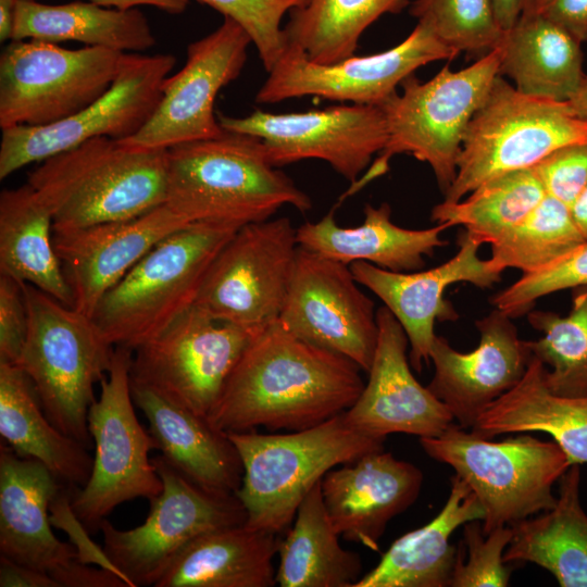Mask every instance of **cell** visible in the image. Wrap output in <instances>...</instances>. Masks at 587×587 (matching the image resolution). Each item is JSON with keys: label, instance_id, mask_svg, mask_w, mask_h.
Segmentation results:
<instances>
[{"label": "cell", "instance_id": "6da1fadb", "mask_svg": "<svg viewBox=\"0 0 587 587\" xmlns=\"http://www.w3.org/2000/svg\"><path fill=\"white\" fill-rule=\"evenodd\" d=\"M361 371L275 321L251 339L207 419L224 433L310 428L352 407Z\"/></svg>", "mask_w": 587, "mask_h": 587}, {"label": "cell", "instance_id": "7a4b0ae2", "mask_svg": "<svg viewBox=\"0 0 587 587\" xmlns=\"http://www.w3.org/2000/svg\"><path fill=\"white\" fill-rule=\"evenodd\" d=\"M165 204L186 223L243 226L284 205L300 212L311 198L267 160L257 137L233 132L167 149Z\"/></svg>", "mask_w": 587, "mask_h": 587}, {"label": "cell", "instance_id": "3957f363", "mask_svg": "<svg viewBox=\"0 0 587 587\" xmlns=\"http://www.w3.org/2000/svg\"><path fill=\"white\" fill-rule=\"evenodd\" d=\"M167 149L97 137L55 154L27 184L50 210L53 230L127 220L165 203Z\"/></svg>", "mask_w": 587, "mask_h": 587}, {"label": "cell", "instance_id": "277c9868", "mask_svg": "<svg viewBox=\"0 0 587 587\" xmlns=\"http://www.w3.org/2000/svg\"><path fill=\"white\" fill-rule=\"evenodd\" d=\"M227 434L243 470L235 496L246 511L245 524L277 535L290 527L302 500L328 471L384 450L385 440L355 429L344 413L287 434Z\"/></svg>", "mask_w": 587, "mask_h": 587}, {"label": "cell", "instance_id": "5b68a950", "mask_svg": "<svg viewBox=\"0 0 587 587\" xmlns=\"http://www.w3.org/2000/svg\"><path fill=\"white\" fill-rule=\"evenodd\" d=\"M500 60L498 46L463 70L445 66L427 82L407 77L401 93L379 104L387 128L384 149L340 201L387 173L390 159L401 153L427 163L445 195L455 178L467 126L499 75Z\"/></svg>", "mask_w": 587, "mask_h": 587}, {"label": "cell", "instance_id": "8992f818", "mask_svg": "<svg viewBox=\"0 0 587 587\" xmlns=\"http://www.w3.org/2000/svg\"><path fill=\"white\" fill-rule=\"evenodd\" d=\"M241 226L185 225L151 248L99 301L92 320L114 347L133 351L195 304L213 260Z\"/></svg>", "mask_w": 587, "mask_h": 587}, {"label": "cell", "instance_id": "52a82bcc", "mask_svg": "<svg viewBox=\"0 0 587 587\" xmlns=\"http://www.w3.org/2000/svg\"><path fill=\"white\" fill-rule=\"evenodd\" d=\"M23 290L28 333L16 365L33 383L51 423L90 449L88 411L115 347L91 316L29 284H23Z\"/></svg>", "mask_w": 587, "mask_h": 587}, {"label": "cell", "instance_id": "ba28073f", "mask_svg": "<svg viewBox=\"0 0 587 587\" xmlns=\"http://www.w3.org/2000/svg\"><path fill=\"white\" fill-rule=\"evenodd\" d=\"M420 444L470 486L484 509L485 533L552 509V487L571 465L555 441L528 433L491 441L452 424L438 436L420 438Z\"/></svg>", "mask_w": 587, "mask_h": 587}, {"label": "cell", "instance_id": "9c48e42d", "mask_svg": "<svg viewBox=\"0 0 587 587\" xmlns=\"http://www.w3.org/2000/svg\"><path fill=\"white\" fill-rule=\"evenodd\" d=\"M585 140L587 120L567 101L524 95L499 74L467 126L444 201H459L487 179L530 168L557 149Z\"/></svg>", "mask_w": 587, "mask_h": 587}, {"label": "cell", "instance_id": "30bf717a", "mask_svg": "<svg viewBox=\"0 0 587 587\" xmlns=\"http://www.w3.org/2000/svg\"><path fill=\"white\" fill-rule=\"evenodd\" d=\"M133 350L115 347L100 396L89 408L88 430L95 446L91 474L83 487H74L71 508L79 522L95 534L120 504L151 500L163 487L149 452L157 444L138 421L130 391Z\"/></svg>", "mask_w": 587, "mask_h": 587}, {"label": "cell", "instance_id": "8fae6325", "mask_svg": "<svg viewBox=\"0 0 587 587\" xmlns=\"http://www.w3.org/2000/svg\"><path fill=\"white\" fill-rule=\"evenodd\" d=\"M123 54L11 40L0 55V128L50 125L83 110L111 86Z\"/></svg>", "mask_w": 587, "mask_h": 587}, {"label": "cell", "instance_id": "7c38bea8", "mask_svg": "<svg viewBox=\"0 0 587 587\" xmlns=\"http://www.w3.org/2000/svg\"><path fill=\"white\" fill-rule=\"evenodd\" d=\"M152 461L163 487L149 500L145 522L132 529H117L107 519L100 525L108 559L132 587H154L193 539L247 520L235 495L214 494L197 486L162 455Z\"/></svg>", "mask_w": 587, "mask_h": 587}, {"label": "cell", "instance_id": "4fadbf2b", "mask_svg": "<svg viewBox=\"0 0 587 587\" xmlns=\"http://www.w3.org/2000/svg\"><path fill=\"white\" fill-rule=\"evenodd\" d=\"M175 62L170 53H124L111 86L83 110L50 125L2 129L0 179L97 137L135 135L153 113Z\"/></svg>", "mask_w": 587, "mask_h": 587}, {"label": "cell", "instance_id": "5bb4252c", "mask_svg": "<svg viewBox=\"0 0 587 587\" xmlns=\"http://www.w3.org/2000/svg\"><path fill=\"white\" fill-rule=\"evenodd\" d=\"M298 250L288 217L241 226L213 260L193 305L218 321L265 328L280 315Z\"/></svg>", "mask_w": 587, "mask_h": 587}, {"label": "cell", "instance_id": "9a60e30c", "mask_svg": "<svg viewBox=\"0 0 587 587\" xmlns=\"http://www.w3.org/2000/svg\"><path fill=\"white\" fill-rule=\"evenodd\" d=\"M258 332L218 321L192 305L134 350L130 380L207 417Z\"/></svg>", "mask_w": 587, "mask_h": 587}, {"label": "cell", "instance_id": "2e32d148", "mask_svg": "<svg viewBox=\"0 0 587 587\" xmlns=\"http://www.w3.org/2000/svg\"><path fill=\"white\" fill-rule=\"evenodd\" d=\"M217 120L227 132L259 138L276 167L319 159L350 184L362 176L387 142L379 105L350 103L292 113L255 110L241 117L218 114Z\"/></svg>", "mask_w": 587, "mask_h": 587}, {"label": "cell", "instance_id": "e0dca14e", "mask_svg": "<svg viewBox=\"0 0 587 587\" xmlns=\"http://www.w3.org/2000/svg\"><path fill=\"white\" fill-rule=\"evenodd\" d=\"M458 53L421 23L402 42L386 51L363 57L353 54L333 64L313 63L300 49L286 46L267 72L255 101L277 103L316 96L333 101L379 105L419 67L438 60H451Z\"/></svg>", "mask_w": 587, "mask_h": 587}, {"label": "cell", "instance_id": "ac0fdd59", "mask_svg": "<svg viewBox=\"0 0 587 587\" xmlns=\"http://www.w3.org/2000/svg\"><path fill=\"white\" fill-rule=\"evenodd\" d=\"M277 321L298 338L370 370L378 339L375 305L348 264L299 247Z\"/></svg>", "mask_w": 587, "mask_h": 587}, {"label": "cell", "instance_id": "d6986e66", "mask_svg": "<svg viewBox=\"0 0 587 587\" xmlns=\"http://www.w3.org/2000/svg\"><path fill=\"white\" fill-rule=\"evenodd\" d=\"M252 43L232 18L189 43L184 66L163 84L162 96L146 124L121 141L137 148L168 149L176 145L221 136L214 113L217 93L235 80Z\"/></svg>", "mask_w": 587, "mask_h": 587}, {"label": "cell", "instance_id": "ffe728a7", "mask_svg": "<svg viewBox=\"0 0 587 587\" xmlns=\"http://www.w3.org/2000/svg\"><path fill=\"white\" fill-rule=\"evenodd\" d=\"M482 243L464 230L458 238L457 253L445 263L424 271L391 272L364 261L351 263L357 282L377 296L403 327L410 345V363L421 371L429 362L437 321L458 317L445 298L447 288L469 283L490 288L502 272L490 259L479 257Z\"/></svg>", "mask_w": 587, "mask_h": 587}, {"label": "cell", "instance_id": "44dd1931", "mask_svg": "<svg viewBox=\"0 0 587 587\" xmlns=\"http://www.w3.org/2000/svg\"><path fill=\"white\" fill-rule=\"evenodd\" d=\"M378 339L367 383L357 401L344 412L355 429L385 439L402 433L435 437L453 424L449 408L410 370L407 334L385 307L376 311Z\"/></svg>", "mask_w": 587, "mask_h": 587}, {"label": "cell", "instance_id": "7402d4cb", "mask_svg": "<svg viewBox=\"0 0 587 587\" xmlns=\"http://www.w3.org/2000/svg\"><path fill=\"white\" fill-rule=\"evenodd\" d=\"M475 325L480 338L474 350L457 351L436 335L429 353L434 376L427 387L463 428H472L489 404L522 379L533 357L502 311L495 308Z\"/></svg>", "mask_w": 587, "mask_h": 587}, {"label": "cell", "instance_id": "603a6c76", "mask_svg": "<svg viewBox=\"0 0 587 587\" xmlns=\"http://www.w3.org/2000/svg\"><path fill=\"white\" fill-rule=\"evenodd\" d=\"M187 224L164 203L127 220L53 230L72 307L92 316L109 289L160 240Z\"/></svg>", "mask_w": 587, "mask_h": 587}, {"label": "cell", "instance_id": "cb8c5ba5", "mask_svg": "<svg viewBox=\"0 0 587 587\" xmlns=\"http://www.w3.org/2000/svg\"><path fill=\"white\" fill-rule=\"evenodd\" d=\"M422 484L419 467L379 450L332 469L321 488L337 533L378 551L387 524L417 499Z\"/></svg>", "mask_w": 587, "mask_h": 587}, {"label": "cell", "instance_id": "d4e9b609", "mask_svg": "<svg viewBox=\"0 0 587 587\" xmlns=\"http://www.w3.org/2000/svg\"><path fill=\"white\" fill-rule=\"evenodd\" d=\"M66 484L41 462L0 445V555L52 577L78 559L53 533L51 503Z\"/></svg>", "mask_w": 587, "mask_h": 587}, {"label": "cell", "instance_id": "484cf974", "mask_svg": "<svg viewBox=\"0 0 587 587\" xmlns=\"http://www.w3.org/2000/svg\"><path fill=\"white\" fill-rule=\"evenodd\" d=\"M135 405L145 414L157 449L176 471L214 494L235 495L242 464L227 433L205 416L167 401L145 385L130 380Z\"/></svg>", "mask_w": 587, "mask_h": 587}, {"label": "cell", "instance_id": "4316f807", "mask_svg": "<svg viewBox=\"0 0 587 587\" xmlns=\"http://www.w3.org/2000/svg\"><path fill=\"white\" fill-rule=\"evenodd\" d=\"M363 222L354 227H341L330 211L317 222L297 228L300 248L317 252L350 265L364 261L391 272H414L425 264V257L447 245L441 234L447 224L425 229H410L396 225L388 203L366 204Z\"/></svg>", "mask_w": 587, "mask_h": 587}, {"label": "cell", "instance_id": "83f0119b", "mask_svg": "<svg viewBox=\"0 0 587 587\" xmlns=\"http://www.w3.org/2000/svg\"><path fill=\"white\" fill-rule=\"evenodd\" d=\"M483 519L484 509L477 497L454 474L440 512L426 525L396 539L378 564L354 587L449 586L457 557V548L449 539L461 525Z\"/></svg>", "mask_w": 587, "mask_h": 587}, {"label": "cell", "instance_id": "f1b7e54d", "mask_svg": "<svg viewBox=\"0 0 587 587\" xmlns=\"http://www.w3.org/2000/svg\"><path fill=\"white\" fill-rule=\"evenodd\" d=\"M277 534L246 524L205 533L175 558L154 587H273Z\"/></svg>", "mask_w": 587, "mask_h": 587}, {"label": "cell", "instance_id": "f546056e", "mask_svg": "<svg viewBox=\"0 0 587 587\" xmlns=\"http://www.w3.org/2000/svg\"><path fill=\"white\" fill-rule=\"evenodd\" d=\"M544 372L545 365L533 355L522 379L489 404L471 429L486 438L546 433L570 464L587 463V397L555 395L546 385Z\"/></svg>", "mask_w": 587, "mask_h": 587}, {"label": "cell", "instance_id": "4dcf8cb0", "mask_svg": "<svg viewBox=\"0 0 587 587\" xmlns=\"http://www.w3.org/2000/svg\"><path fill=\"white\" fill-rule=\"evenodd\" d=\"M580 464H571L559 479L552 509L510 525L505 563H535L561 587H587V514L579 501Z\"/></svg>", "mask_w": 587, "mask_h": 587}, {"label": "cell", "instance_id": "1f68e13d", "mask_svg": "<svg viewBox=\"0 0 587 587\" xmlns=\"http://www.w3.org/2000/svg\"><path fill=\"white\" fill-rule=\"evenodd\" d=\"M0 435L18 457L45 464L62 483L83 487L93 458L46 415L35 387L17 365L0 362Z\"/></svg>", "mask_w": 587, "mask_h": 587}, {"label": "cell", "instance_id": "d6a6232c", "mask_svg": "<svg viewBox=\"0 0 587 587\" xmlns=\"http://www.w3.org/2000/svg\"><path fill=\"white\" fill-rule=\"evenodd\" d=\"M580 45L542 14L521 15L499 45V74L524 95L569 101L585 77Z\"/></svg>", "mask_w": 587, "mask_h": 587}, {"label": "cell", "instance_id": "836d02e7", "mask_svg": "<svg viewBox=\"0 0 587 587\" xmlns=\"http://www.w3.org/2000/svg\"><path fill=\"white\" fill-rule=\"evenodd\" d=\"M77 41L122 53H140L155 45L147 17L137 8L104 7L93 1L45 4L17 0L11 40Z\"/></svg>", "mask_w": 587, "mask_h": 587}, {"label": "cell", "instance_id": "e575fe53", "mask_svg": "<svg viewBox=\"0 0 587 587\" xmlns=\"http://www.w3.org/2000/svg\"><path fill=\"white\" fill-rule=\"evenodd\" d=\"M0 274L72 307L71 289L53 245L51 212L28 184L0 193Z\"/></svg>", "mask_w": 587, "mask_h": 587}, {"label": "cell", "instance_id": "d590c367", "mask_svg": "<svg viewBox=\"0 0 587 587\" xmlns=\"http://www.w3.org/2000/svg\"><path fill=\"white\" fill-rule=\"evenodd\" d=\"M320 480L300 503L278 547L276 585L354 587L363 576L361 557L339 542L324 504Z\"/></svg>", "mask_w": 587, "mask_h": 587}, {"label": "cell", "instance_id": "8d00e7d4", "mask_svg": "<svg viewBox=\"0 0 587 587\" xmlns=\"http://www.w3.org/2000/svg\"><path fill=\"white\" fill-rule=\"evenodd\" d=\"M409 0H303L288 12L286 45L316 64L354 54L363 32L385 13H399Z\"/></svg>", "mask_w": 587, "mask_h": 587}, {"label": "cell", "instance_id": "74e56055", "mask_svg": "<svg viewBox=\"0 0 587 587\" xmlns=\"http://www.w3.org/2000/svg\"><path fill=\"white\" fill-rule=\"evenodd\" d=\"M546 191L533 167L508 172L478 185L455 202L436 204L432 220L462 226L482 245H492L526 217Z\"/></svg>", "mask_w": 587, "mask_h": 587}, {"label": "cell", "instance_id": "f35d334b", "mask_svg": "<svg viewBox=\"0 0 587 587\" xmlns=\"http://www.w3.org/2000/svg\"><path fill=\"white\" fill-rule=\"evenodd\" d=\"M528 323L542 333L527 341L532 354L545 365L544 377L555 395L587 397V286L573 289L565 316L551 311H529Z\"/></svg>", "mask_w": 587, "mask_h": 587}, {"label": "cell", "instance_id": "ab89813d", "mask_svg": "<svg viewBox=\"0 0 587 587\" xmlns=\"http://www.w3.org/2000/svg\"><path fill=\"white\" fill-rule=\"evenodd\" d=\"M586 237L575 222L571 207L546 195L519 224L490 245V261L507 268L536 272L563 257Z\"/></svg>", "mask_w": 587, "mask_h": 587}, {"label": "cell", "instance_id": "60d3db41", "mask_svg": "<svg viewBox=\"0 0 587 587\" xmlns=\"http://www.w3.org/2000/svg\"><path fill=\"white\" fill-rule=\"evenodd\" d=\"M410 13L449 48L479 58L497 48L504 35L491 0H415Z\"/></svg>", "mask_w": 587, "mask_h": 587}, {"label": "cell", "instance_id": "b9f144b4", "mask_svg": "<svg viewBox=\"0 0 587 587\" xmlns=\"http://www.w3.org/2000/svg\"><path fill=\"white\" fill-rule=\"evenodd\" d=\"M512 538L510 526H501L489 533L483 530L480 520L463 525V540L457 548V557L449 586L483 587L507 586L511 566L503 560Z\"/></svg>", "mask_w": 587, "mask_h": 587}, {"label": "cell", "instance_id": "7bdbcfd3", "mask_svg": "<svg viewBox=\"0 0 587 587\" xmlns=\"http://www.w3.org/2000/svg\"><path fill=\"white\" fill-rule=\"evenodd\" d=\"M587 286V239L551 264L522 276L496 294L491 303L510 317L528 313L535 302L564 289Z\"/></svg>", "mask_w": 587, "mask_h": 587}, {"label": "cell", "instance_id": "ee69618b", "mask_svg": "<svg viewBox=\"0 0 587 587\" xmlns=\"http://www.w3.org/2000/svg\"><path fill=\"white\" fill-rule=\"evenodd\" d=\"M237 22L250 36L267 72L286 49L282 21L303 0H198Z\"/></svg>", "mask_w": 587, "mask_h": 587}, {"label": "cell", "instance_id": "f6af8a7d", "mask_svg": "<svg viewBox=\"0 0 587 587\" xmlns=\"http://www.w3.org/2000/svg\"><path fill=\"white\" fill-rule=\"evenodd\" d=\"M533 168L546 195L572 208L587 187V140L557 149Z\"/></svg>", "mask_w": 587, "mask_h": 587}, {"label": "cell", "instance_id": "bcb514c9", "mask_svg": "<svg viewBox=\"0 0 587 587\" xmlns=\"http://www.w3.org/2000/svg\"><path fill=\"white\" fill-rule=\"evenodd\" d=\"M28 333L23 284L0 274V362L16 365Z\"/></svg>", "mask_w": 587, "mask_h": 587}, {"label": "cell", "instance_id": "7dc6e473", "mask_svg": "<svg viewBox=\"0 0 587 587\" xmlns=\"http://www.w3.org/2000/svg\"><path fill=\"white\" fill-rule=\"evenodd\" d=\"M540 14L580 43L587 41V0H547Z\"/></svg>", "mask_w": 587, "mask_h": 587}, {"label": "cell", "instance_id": "c3c4849f", "mask_svg": "<svg viewBox=\"0 0 587 587\" xmlns=\"http://www.w3.org/2000/svg\"><path fill=\"white\" fill-rule=\"evenodd\" d=\"M0 587H60L47 572L13 562L0 555Z\"/></svg>", "mask_w": 587, "mask_h": 587}, {"label": "cell", "instance_id": "681fc988", "mask_svg": "<svg viewBox=\"0 0 587 587\" xmlns=\"http://www.w3.org/2000/svg\"><path fill=\"white\" fill-rule=\"evenodd\" d=\"M104 7L130 9L139 5L153 7L170 14L183 13L189 0H91Z\"/></svg>", "mask_w": 587, "mask_h": 587}, {"label": "cell", "instance_id": "f907efd6", "mask_svg": "<svg viewBox=\"0 0 587 587\" xmlns=\"http://www.w3.org/2000/svg\"><path fill=\"white\" fill-rule=\"evenodd\" d=\"M496 21L502 32H508L520 18L524 0H491Z\"/></svg>", "mask_w": 587, "mask_h": 587}, {"label": "cell", "instance_id": "816d5d0a", "mask_svg": "<svg viewBox=\"0 0 587 587\" xmlns=\"http://www.w3.org/2000/svg\"><path fill=\"white\" fill-rule=\"evenodd\" d=\"M17 0H0V40L12 38Z\"/></svg>", "mask_w": 587, "mask_h": 587}, {"label": "cell", "instance_id": "f5cc1de1", "mask_svg": "<svg viewBox=\"0 0 587 587\" xmlns=\"http://www.w3.org/2000/svg\"><path fill=\"white\" fill-rule=\"evenodd\" d=\"M567 103L577 116L587 120V75H585L579 88Z\"/></svg>", "mask_w": 587, "mask_h": 587}, {"label": "cell", "instance_id": "db71d44e", "mask_svg": "<svg viewBox=\"0 0 587 587\" xmlns=\"http://www.w3.org/2000/svg\"><path fill=\"white\" fill-rule=\"evenodd\" d=\"M571 209L576 224L587 239V187Z\"/></svg>", "mask_w": 587, "mask_h": 587}, {"label": "cell", "instance_id": "11a10c76", "mask_svg": "<svg viewBox=\"0 0 587 587\" xmlns=\"http://www.w3.org/2000/svg\"><path fill=\"white\" fill-rule=\"evenodd\" d=\"M547 0H524L521 15L540 14Z\"/></svg>", "mask_w": 587, "mask_h": 587}]
</instances>
